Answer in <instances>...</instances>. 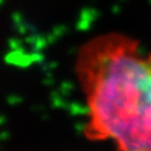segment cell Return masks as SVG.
<instances>
[{
    "label": "cell",
    "mask_w": 151,
    "mask_h": 151,
    "mask_svg": "<svg viewBox=\"0 0 151 151\" xmlns=\"http://www.w3.org/2000/svg\"><path fill=\"white\" fill-rule=\"evenodd\" d=\"M76 72L87 106L92 141H112L116 151H151V52L120 33L84 43Z\"/></svg>",
    "instance_id": "obj_1"
}]
</instances>
